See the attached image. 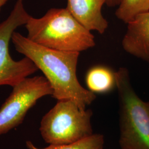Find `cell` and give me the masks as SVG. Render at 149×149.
Here are the masks:
<instances>
[{"mask_svg": "<svg viewBox=\"0 0 149 149\" xmlns=\"http://www.w3.org/2000/svg\"><path fill=\"white\" fill-rule=\"evenodd\" d=\"M66 8L80 23L90 31L103 34L108 22L103 17L102 7L107 0H67Z\"/></svg>", "mask_w": 149, "mask_h": 149, "instance_id": "cell-8", "label": "cell"}, {"mask_svg": "<svg viewBox=\"0 0 149 149\" xmlns=\"http://www.w3.org/2000/svg\"><path fill=\"white\" fill-rule=\"evenodd\" d=\"M26 144L28 149H103L104 139L103 135L93 134L87 138L67 145H49L44 148H38L31 141H27Z\"/></svg>", "mask_w": 149, "mask_h": 149, "instance_id": "cell-11", "label": "cell"}, {"mask_svg": "<svg viewBox=\"0 0 149 149\" xmlns=\"http://www.w3.org/2000/svg\"><path fill=\"white\" fill-rule=\"evenodd\" d=\"M52 94L51 86L44 76L28 77L14 86L0 108V136L22 124L39 99Z\"/></svg>", "mask_w": 149, "mask_h": 149, "instance_id": "cell-6", "label": "cell"}, {"mask_svg": "<svg viewBox=\"0 0 149 149\" xmlns=\"http://www.w3.org/2000/svg\"><path fill=\"white\" fill-rule=\"evenodd\" d=\"M127 24L123 48L128 54L149 63V11L137 15Z\"/></svg>", "mask_w": 149, "mask_h": 149, "instance_id": "cell-7", "label": "cell"}, {"mask_svg": "<svg viewBox=\"0 0 149 149\" xmlns=\"http://www.w3.org/2000/svg\"><path fill=\"white\" fill-rule=\"evenodd\" d=\"M10 0H0V10L2 6L5 5L6 3Z\"/></svg>", "mask_w": 149, "mask_h": 149, "instance_id": "cell-13", "label": "cell"}, {"mask_svg": "<svg viewBox=\"0 0 149 149\" xmlns=\"http://www.w3.org/2000/svg\"><path fill=\"white\" fill-rule=\"evenodd\" d=\"M122 0H107V5L110 7H113L115 6H118Z\"/></svg>", "mask_w": 149, "mask_h": 149, "instance_id": "cell-12", "label": "cell"}, {"mask_svg": "<svg viewBox=\"0 0 149 149\" xmlns=\"http://www.w3.org/2000/svg\"><path fill=\"white\" fill-rule=\"evenodd\" d=\"M24 26L27 37L47 48L80 53L95 46L94 36L66 8H51L39 18L31 16Z\"/></svg>", "mask_w": 149, "mask_h": 149, "instance_id": "cell-2", "label": "cell"}, {"mask_svg": "<svg viewBox=\"0 0 149 149\" xmlns=\"http://www.w3.org/2000/svg\"><path fill=\"white\" fill-rule=\"evenodd\" d=\"M85 82L87 89L95 95L107 93L116 88V72L104 66H95L87 71Z\"/></svg>", "mask_w": 149, "mask_h": 149, "instance_id": "cell-9", "label": "cell"}, {"mask_svg": "<svg viewBox=\"0 0 149 149\" xmlns=\"http://www.w3.org/2000/svg\"><path fill=\"white\" fill-rule=\"evenodd\" d=\"M119 100L120 149H149V101L134 90L126 68L116 72Z\"/></svg>", "mask_w": 149, "mask_h": 149, "instance_id": "cell-3", "label": "cell"}, {"mask_svg": "<svg viewBox=\"0 0 149 149\" xmlns=\"http://www.w3.org/2000/svg\"><path fill=\"white\" fill-rule=\"evenodd\" d=\"M93 112L81 109L70 100L58 101L43 117L40 132L49 145L72 144L93 134L91 125Z\"/></svg>", "mask_w": 149, "mask_h": 149, "instance_id": "cell-4", "label": "cell"}, {"mask_svg": "<svg viewBox=\"0 0 149 149\" xmlns=\"http://www.w3.org/2000/svg\"><path fill=\"white\" fill-rule=\"evenodd\" d=\"M30 17L24 8L23 0H17L10 16L0 23V86L13 87L38 70L26 57L13 60L9 50L13 33L18 27L25 25Z\"/></svg>", "mask_w": 149, "mask_h": 149, "instance_id": "cell-5", "label": "cell"}, {"mask_svg": "<svg viewBox=\"0 0 149 149\" xmlns=\"http://www.w3.org/2000/svg\"><path fill=\"white\" fill-rule=\"evenodd\" d=\"M16 51L30 59L48 80L57 101L70 100L86 109L96 100V95L80 84L77 76L80 53L63 52L34 43L19 33L12 36Z\"/></svg>", "mask_w": 149, "mask_h": 149, "instance_id": "cell-1", "label": "cell"}, {"mask_svg": "<svg viewBox=\"0 0 149 149\" xmlns=\"http://www.w3.org/2000/svg\"><path fill=\"white\" fill-rule=\"evenodd\" d=\"M149 11V0H122L116 12L118 18L128 23L139 14Z\"/></svg>", "mask_w": 149, "mask_h": 149, "instance_id": "cell-10", "label": "cell"}, {"mask_svg": "<svg viewBox=\"0 0 149 149\" xmlns=\"http://www.w3.org/2000/svg\"></svg>", "mask_w": 149, "mask_h": 149, "instance_id": "cell-14", "label": "cell"}]
</instances>
